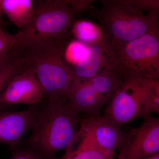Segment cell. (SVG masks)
Masks as SVG:
<instances>
[{
	"label": "cell",
	"mask_w": 159,
	"mask_h": 159,
	"mask_svg": "<svg viewBox=\"0 0 159 159\" xmlns=\"http://www.w3.org/2000/svg\"><path fill=\"white\" fill-rule=\"evenodd\" d=\"M101 3L95 16L114 51L150 31L159 29V25L126 0H104Z\"/></svg>",
	"instance_id": "277c9868"
},
{
	"label": "cell",
	"mask_w": 159,
	"mask_h": 159,
	"mask_svg": "<svg viewBox=\"0 0 159 159\" xmlns=\"http://www.w3.org/2000/svg\"><path fill=\"white\" fill-rule=\"evenodd\" d=\"M2 7L3 12L20 30L28 25L34 11L31 0H3Z\"/></svg>",
	"instance_id": "4fadbf2b"
},
{
	"label": "cell",
	"mask_w": 159,
	"mask_h": 159,
	"mask_svg": "<svg viewBox=\"0 0 159 159\" xmlns=\"http://www.w3.org/2000/svg\"><path fill=\"white\" fill-rule=\"evenodd\" d=\"M78 114L69 101L48 102L35 116L26 145L43 159H51L72 142Z\"/></svg>",
	"instance_id": "7a4b0ae2"
},
{
	"label": "cell",
	"mask_w": 159,
	"mask_h": 159,
	"mask_svg": "<svg viewBox=\"0 0 159 159\" xmlns=\"http://www.w3.org/2000/svg\"><path fill=\"white\" fill-rule=\"evenodd\" d=\"M145 159H159V153L157 154Z\"/></svg>",
	"instance_id": "d4e9b609"
},
{
	"label": "cell",
	"mask_w": 159,
	"mask_h": 159,
	"mask_svg": "<svg viewBox=\"0 0 159 159\" xmlns=\"http://www.w3.org/2000/svg\"><path fill=\"white\" fill-rule=\"evenodd\" d=\"M75 14L88 9L95 1L94 0H65Z\"/></svg>",
	"instance_id": "603a6c76"
},
{
	"label": "cell",
	"mask_w": 159,
	"mask_h": 159,
	"mask_svg": "<svg viewBox=\"0 0 159 159\" xmlns=\"http://www.w3.org/2000/svg\"><path fill=\"white\" fill-rule=\"evenodd\" d=\"M44 91L32 71L25 69L12 77L0 93V111L16 104L35 105L42 100Z\"/></svg>",
	"instance_id": "9c48e42d"
},
{
	"label": "cell",
	"mask_w": 159,
	"mask_h": 159,
	"mask_svg": "<svg viewBox=\"0 0 159 159\" xmlns=\"http://www.w3.org/2000/svg\"><path fill=\"white\" fill-rule=\"evenodd\" d=\"M10 159H44L30 148H19L13 151Z\"/></svg>",
	"instance_id": "7402d4cb"
},
{
	"label": "cell",
	"mask_w": 159,
	"mask_h": 159,
	"mask_svg": "<svg viewBox=\"0 0 159 159\" xmlns=\"http://www.w3.org/2000/svg\"><path fill=\"white\" fill-rule=\"evenodd\" d=\"M125 78L159 80V29L115 51Z\"/></svg>",
	"instance_id": "5b68a950"
},
{
	"label": "cell",
	"mask_w": 159,
	"mask_h": 159,
	"mask_svg": "<svg viewBox=\"0 0 159 159\" xmlns=\"http://www.w3.org/2000/svg\"><path fill=\"white\" fill-rule=\"evenodd\" d=\"M141 126L124 134L119 159H145L159 153V119L149 114Z\"/></svg>",
	"instance_id": "52a82bcc"
},
{
	"label": "cell",
	"mask_w": 159,
	"mask_h": 159,
	"mask_svg": "<svg viewBox=\"0 0 159 159\" xmlns=\"http://www.w3.org/2000/svg\"><path fill=\"white\" fill-rule=\"evenodd\" d=\"M89 46L87 57L72 67L73 79H89L109 72H120L123 74L116 54L108 39Z\"/></svg>",
	"instance_id": "30bf717a"
},
{
	"label": "cell",
	"mask_w": 159,
	"mask_h": 159,
	"mask_svg": "<svg viewBox=\"0 0 159 159\" xmlns=\"http://www.w3.org/2000/svg\"><path fill=\"white\" fill-rule=\"evenodd\" d=\"M126 2L140 9L156 24L159 23V0H126Z\"/></svg>",
	"instance_id": "ffe728a7"
},
{
	"label": "cell",
	"mask_w": 159,
	"mask_h": 159,
	"mask_svg": "<svg viewBox=\"0 0 159 159\" xmlns=\"http://www.w3.org/2000/svg\"><path fill=\"white\" fill-rule=\"evenodd\" d=\"M76 133L91 145L107 154L115 157V152L122 144L124 133L121 126L100 115L83 119Z\"/></svg>",
	"instance_id": "ba28073f"
},
{
	"label": "cell",
	"mask_w": 159,
	"mask_h": 159,
	"mask_svg": "<svg viewBox=\"0 0 159 159\" xmlns=\"http://www.w3.org/2000/svg\"><path fill=\"white\" fill-rule=\"evenodd\" d=\"M25 70L22 61L16 55L8 54L0 60V93L9 80Z\"/></svg>",
	"instance_id": "e0dca14e"
},
{
	"label": "cell",
	"mask_w": 159,
	"mask_h": 159,
	"mask_svg": "<svg viewBox=\"0 0 159 159\" xmlns=\"http://www.w3.org/2000/svg\"><path fill=\"white\" fill-rule=\"evenodd\" d=\"M39 111L35 105L20 111H0V144L8 145L13 151L19 148Z\"/></svg>",
	"instance_id": "8fae6325"
},
{
	"label": "cell",
	"mask_w": 159,
	"mask_h": 159,
	"mask_svg": "<svg viewBox=\"0 0 159 159\" xmlns=\"http://www.w3.org/2000/svg\"><path fill=\"white\" fill-rule=\"evenodd\" d=\"M114 156L107 154L91 145L75 134L74 139L60 157L51 159H114Z\"/></svg>",
	"instance_id": "5bb4252c"
},
{
	"label": "cell",
	"mask_w": 159,
	"mask_h": 159,
	"mask_svg": "<svg viewBox=\"0 0 159 159\" xmlns=\"http://www.w3.org/2000/svg\"><path fill=\"white\" fill-rule=\"evenodd\" d=\"M90 46L76 40L68 43L66 48V60L73 67L84 60L88 56Z\"/></svg>",
	"instance_id": "ac0fdd59"
},
{
	"label": "cell",
	"mask_w": 159,
	"mask_h": 159,
	"mask_svg": "<svg viewBox=\"0 0 159 159\" xmlns=\"http://www.w3.org/2000/svg\"><path fill=\"white\" fill-rule=\"evenodd\" d=\"M2 1L3 0H0V29H2L5 25L3 19V14L4 12L3 10Z\"/></svg>",
	"instance_id": "cb8c5ba5"
},
{
	"label": "cell",
	"mask_w": 159,
	"mask_h": 159,
	"mask_svg": "<svg viewBox=\"0 0 159 159\" xmlns=\"http://www.w3.org/2000/svg\"><path fill=\"white\" fill-rule=\"evenodd\" d=\"M2 60V59H0V60Z\"/></svg>",
	"instance_id": "484cf974"
},
{
	"label": "cell",
	"mask_w": 159,
	"mask_h": 159,
	"mask_svg": "<svg viewBox=\"0 0 159 159\" xmlns=\"http://www.w3.org/2000/svg\"><path fill=\"white\" fill-rule=\"evenodd\" d=\"M149 80L126 78L110 99L104 116L121 126L146 116L144 97Z\"/></svg>",
	"instance_id": "8992f818"
},
{
	"label": "cell",
	"mask_w": 159,
	"mask_h": 159,
	"mask_svg": "<svg viewBox=\"0 0 159 159\" xmlns=\"http://www.w3.org/2000/svg\"><path fill=\"white\" fill-rule=\"evenodd\" d=\"M70 33L77 40L88 46L108 39L101 26L87 20H76L72 26Z\"/></svg>",
	"instance_id": "2e32d148"
},
{
	"label": "cell",
	"mask_w": 159,
	"mask_h": 159,
	"mask_svg": "<svg viewBox=\"0 0 159 159\" xmlns=\"http://www.w3.org/2000/svg\"><path fill=\"white\" fill-rule=\"evenodd\" d=\"M68 99L78 113H84L91 116L99 115L100 109L105 104L89 79H73Z\"/></svg>",
	"instance_id": "7c38bea8"
},
{
	"label": "cell",
	"mask_w": 159,
	"mask_h": 159,
	"mask_svg": "<svg viewBox=\"0 0 159 159\" xmlns=\"http://www.w3.org/2000/svg\"><path fill=\"white\" fill-rule=\"evenodd\" d=\"M14 34H7L0 29V59L5 58L11 49Z\"/></svg>",
	"instance_id": "44dd1931"
},
{
	"label": "cell",
	"mask_w": 159,
	"mask_h": 159,
	"mask_svg": "<svg viewBox=\"0 0 159 159\" xmlns=\"http://www.w3.org/2000/svg\"><path fill=\"white\" fill-rule=\"evenodd\" d=\"M124 79V75L120 72H109L99 74L89 80L106 103L122 85Z\"/></svg>",
	"instance_id": "9a60e30c"
},
{
	"label": "cell",
	"mask_w": 159,
	"mask_h": 159,
	"mask_svg": "<svg viewBox=\"0 0 159 159\" xmlns=\"http://www.w3.org/2000/svg\"><path fill=\"white\" fill-rule=\"evenodd\" d=\"M34 11L28 25L14 34L9 54L17 55L48 40L68 36L76 14L65 0L33 1Z\"/></svg>",
	"instance_id": "3957f363"
},
{
	"label": "cell",
	"mask_w": 159,
	"mask_h": 159,
	"mask_svg": "<svg viewBox=\"0 0 159 159\" xmlns=\"http://www.w3.org/2000/svg\"><path fill=\"white\" fill-rule=\"evenodd\" d=\"M146 115L159 113V80H148L144 98Z\"/></svg>",
	"instance_id": "d6986e66"
},
{
	"label": "cell",
	"mask_w": 159,
	"mask_h": 159,
	"mask_svg": "<svg viewBox=\"0 0 159 159\" xmlns=\"http://www.w3.org/2000/svg\"><path fill=\"white\" fill-rule=\"evenodd\" d=\"M69 36L48 40L31 46L17 54L35 74L48 102H66L73 79V68L66 60Z\"/></svg>",
	"instance_id": "6da1fadb"
}]
</instances>
